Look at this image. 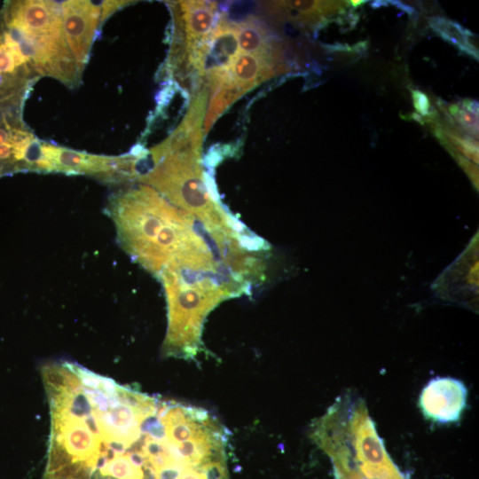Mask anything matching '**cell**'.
<instances>
[{
  "instance_id": "6",
  "label": "cell",
  "mask_w": 479,
  "mask_h": 479,
  "mask_svg": "<svg viewBox=\"0 0 479 479\" xmlns=\"http://www.w3.org/2000/svg\"><path fill=\"white\" fill-rule=\"evenodd\" d=\"M2 12L38 44L40 74L50 56L67 44L61 6L52 1H12L5 3Z\"/></svg>"
},
{
  "instance_id": "1",
  "label": "cell",
  "mask_w": 479,
  "mask_h": 479,
  "mask_svg": "<svg viewBox=\"0 0 479 479\" xmlns=\"http://www.w3.org/2000/svg\"><path fill=\"white\" fill-rule=\"evenodd\" d=\"M41 375L51 420L43 479H211L218 442L206 409L70 361Z\"/></svg>"
},
{
  "instance_id": "15",
  "label": "cell",
  "mask_w": 479,
  "mask_h": 479,
  "mask_svg": "<svg viewBox=\"0 0 479 479\" xmlns=\"http://www.w3.org/2000/svg\"><path fill=\"white\" fill-rule=\"evenodd\" d=\"M412 98L417 111L422 115H426L429 108V102L427 96L419 90H412Z\"/></svg>"
},
{
  "instance_id": "10",
  "label": "cell",
  "mask_w": 479,
  "mask_h": 479,
  "mask_svg": "<svg viewBox=\"0 0 479 479\" xmlns=\"http://www.w3.org/2000/svg\"><path fill=\"white\" fill-rule=\"evenodd\" d=\"M467 396V390L460 381L436 378L423 389L419 405L428 419L441 423L453 422L460 418Z\"/></svg>"
},
{
  "instance_id": "7",
  "label": "cell",
  "mask_w": 479,
  "mask_h": 479,
  "mask_svg": "<svg viewBox=\"0 0 479 479\" xmlns=\"http://www.w3.org/2000/svg\"><path fill=\"white\" fill-rule=\"evenodd\" d=\"M171 5L181 45L175 49V54L179 53L181 61L190 67L195 52L208 38L218 20L217 5L208 1H178Z\"/></svg>"
},
{
  "instance_id": "12",
  "label": "cell",
  "mask_w": 479,
  "mask_h": 479,
  "mask_svg": "<svg viewBox=\"0 0 479 479\" xmlns=\"http://www.w3.org/2000/svg\"><path fill=\"white\" fill-rule=\"evenodd\" d=\"M82 68L66 44L50 56L40 75L53 76L67 86L74 87L81 80Z\"/></svg>"
},
{
  "instance_id": "4",
  "label": "cell",
  "mask_w": 479,
  "mask_h": 479,
  "mask_svg": "<svg viewBox=\"0 0 479 479\" xmlns=\"http://www.w3.org/2000/svg\"><path fill=\"white\" fill-rule=\"evenodd\" d=\"M159 279L164 287L168 309L162 354L185 360L195 359L204 350L201 334L208 315L224 300L238 294L219 278L191 281L165 274Z\"/></svg>"
},
{
  "instance_id": "8",
  "label": "cell",
  "mask_w": 479,
  "mask_h": 479,
  "mask_svg": "<svg viewBox=\"0 0 479 479\" xmlns=\"http://www.w3.org/2000/svg\"><path fill=\"white\" fill-rule=\"evenodd\" d=\"M121 157L96 155L42 141L36 171L101 176L114 181Z\"/></svg>"
},
{
  "instance_id": "2",
  "label": "cell",
  "mask_w": 479,
  "mask_h": 479,
  "mask_svg": "<svg viewBox=\"0 0 479 479\" xmlns=\"http://www.w3.org/2000/svg\"><path fill=\"white\" fill-rule=\"evenodd\" d=\"M105 211L114 224L119 245L155 277L220 271L193 218L153 188L142 184L113 194Z\"/></svg>"
},
{
  "instance_id": "5",
  "label": "cell",
  "mask_w": 479,
  "mask_h": 479,
  "mask_svg": "<svg viewBox=\"0 0 479 479\" xmlns=\"http://www.w3.org/2000/svg\"><path fill=\"white\" fill-rule=\"evenodd\" d=\"M282 59L240 52L223 70L207 79L211 90L204 135L237 99L284 69Z\"/></svg>"
},
{
  "instance_id": "11",
  "label": "cell",
  "mask_w": 479,
  "mask_h": 479,
  "mask_svg": "<svg viewBox=\"0 0 479 479\" xmlns=\"http://www.w3.org/2000/svg\"><path fill=\"white\" fill-rule=\"evenodd\" d=\"M234 27L240 52L282 59L279 41L259 19L249 17Z\"/></svg>"
},
{
  "instance_id": "13",
  "label": "cell",
  "mask_w": 479,
  "mask_h": 479,
  "mask_svg": "<svg viewBox=\"0 0 479 479\" xmlns=\"http://www.w3.org/2000/svg\"><path fill=\"white\" fill-rule=\"evenodd\" d=\"M431 26L436 31L439 32L442 37L456 44L467 53L473 54L475 57L476 55L477 57L475 50L468 42V31L461 26L441 18L433 19L431 20Z\"/></svg>"
},
{
  "instance_id": "3",
  "label": "cell",
  "mask_w": 479,
  "mask_h": 479,
  "mask_svg": "<svg viewBox=\"0 0 479 479\" xmlns=\"http://www.w3.org/2000/svg\"><path fill=\"white\" fill-rule=\"evenodd\" d=\"M208 90L192 98L181 123L149 151L152 167L137 179L176 208L201 221L216 241L235 239L237 225L211 195L200 161Z\"/></svg>"
},
{
  "instance_id": "14",
  "label": "cell",
  "mask_w": 479,
  "mask_h": 479,
  "mask_svg": "<svg viewBox=\"0 0 479 479\" xmlns=\"http://www.w3.org/2000/svg\"><path fill=\"white\" fill-rule=\"evenodd\" d=\"M450 112L456 116L458 121L467 130L477 132V115L475 113L466 109H460L457 106H451Z\"/></svg>"
},
{
  "instance_id": "9",
  "label": "cell",
  "mask_w": 479,
  "mask_h": 479,
  "mask_svg": "<svg viewBox=\"0 0 479 479\" xmlns=\"http://www.w3.org/2000/svg\"><path fill=\"white\" fill-rule=\"evenodd\" d=\"M60 6L66 43L77 62L84 67L97 27L102 23L100 3L65 1Z\"/></svg>"
}]
</instances>
